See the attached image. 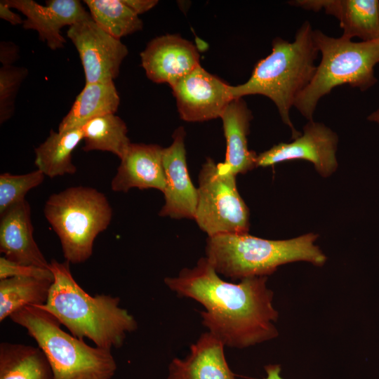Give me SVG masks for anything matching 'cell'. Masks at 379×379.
<instances>
[{
	"label": "cell",
	"instance_id": "33",
	"mask_svg": "<svg viewBox=\"0 0 379 379\" xmlns=\"http://www.w3.org/2000/svg\"><path fill=\"white\" fill-rule=\"evenodd\" d=\"M367 119L369 121L376 123L379 126V108L370 114L368 116Z\"/></svg>",
	"mask_w": 379,
	"mask_h": 379
},
{
	"label": "cell",
	"instance_id": "5",
	"mask_svg": "<svg viewBox=\"0 0 379 379\" xmlns=\"http://www.w3.org/2000/svg\"><path fill=\"white\" fill-rule=\"evenodd\" d=\"M313 39L321 55L320 63L307 87L294 104L308 121L321 98L335 87L348 84L361 91L378 81L374 67L379 62V39L355 42L343 36L333 37L319 29H313Z\"/></svg>",
	"mask_w": 379,
	"mask_h": 379
},
{
	"label": "cell",
	"instance_id": "19",
	"mask_svg": "<svg viewBox=\"0 0 379 379\" xmlns=\"http://www.w3.org/2000/svg\"><path fill=\"white\" fill-rule=\"evenodd\" d=\"M252 118L242 98L232 100L220 116L227 147L225 160L219 164L235 176L256 167L258 154L248 149L247 140Z\"/></svg>",
	"mask_w": 379,
	"mask_h": 379
},
{
	"label": "cell",
	"instance_id": "30",
	"mask_svg": "<svg viewBox=\"0 0 379 379\" xmlns=\"http://www.w3.org/2000/svg\"><path fill=\"white\" fill-rule=\"evenodd\" d=\"M123 2L130 8L136 15L142 14L153 7H154L158 1L156 0H122Z\"/></svg>",
	"mask_w": 379,
	"mask_h": 379
},
{
	"label": "cell",
	"instance_id": "11",
	"mask_svg": "<svg viewBox=\"0 0 379 379\" xmlns=\"http://www.w3.org/2000/svg\"><path fill=\"white\" fill-rule=\"evenodd\" d=\"M182 119L189 122L220 118L234 100L230 86L201 65L171 86Z\"/></svg>",
	"mask_w": 379,
	"mask_h": 379
},
{
	"label": "cell",
	"instance_id": "28",
	"mask_svg": "<svg viewBox=\"0 0 379 379\" xmlns=\"http://www.w3.org/2000/svg\"><path fill=\"white\" fill-rule=\"evenodd\" d=\"M13 277H29L53 280L50 269L33 265H25L9 260L6 257L0 258V279Z\"/></svg>",
	"mask_w": 379,
	"mask_h": 379
},
{
	"label": "cell",
	"instance_id": "27",
	"mask_svg": "<svg viewBox=\"0 0 379 379\" xmlns=\"http://www.w3.org/2000/svg\"><path fill=\"white\" fill-rule=\"evenodd\" d=\"M27 69L14 65L0 69V123L11 118L15 111V100L20 86L27 75Z\"/></svg>",
	"mask_w": 379,
	"mask_h": 379
},
{
	"label": "cell",
	"instance_id": "22",
	"mask_svg": "<svg viewBox=\"0 0 379 379\" xmlns=\"http://www.w3.org/2000/svg\"><path fill=\"white\" fill-rule=\"evenodd\" d=\"M0 379H53L50 364L39 347L0 344Z\"/></svg>",
	"mask_w": 379,
	"mask_h": 379
},
{
	"label": "cell",
	"instance_id": "13",
	"mask_svg": "<svg viewBox=\"0 0 379 379\" xmlns=\"http://www.w3.org/2000/svg\"><path fill=\"white\" fill-rule=\"evenodd\" d=\"M4 1L26 17L23 28L36 31L39 39L46 42L51 50L64 47L66 40L61 34L62 27L92 18L78 0H48L46 5L33 0Z\"/></svg>",
	"mask_w": 379,
	"mask_h": 379
},
{
	"label": "cell",
	"instance_id": "15",
	"mask_svg": "<svg viewBox=\"0 0 379 379\" xmlns=\"http://www.w3.org/2000/svg\"><path fill=\"white\" fill-rule=\"evenodd\" d=\"M0 251L9 260L49 269L48 262L36 243L31 208L25 199L0 214Z\"/></svg>",
	"mask_w": 379,
	"mask_h": 379
},
{
	"label": "cell",
	"instance_id": "21",
	"mask_svg": "<svg viewBox=\"0 0 379 379\" xmlns=\"http://www.w3.org/2000/svg\"><path fill=\"white\" fill-rule=\"evenodd\" d=\"M82 140L81 128L63 133L51 130L46 140L34 149L37 169L50 178L74 174L77 167L72 163V152Z\"/></svg>",
	"mask_w": 379,
	"mask_h": 379
},
{
	"label": "cell",
	"instance_id": "20",
	"mask_svg": "<svg viewBox=\"0 0 379 379\" xmlns=\"http://www.w3.org/2000/svg\"><path fill=\"white\" fill-rule=\"evenodd\" d=\"M119 103L114 81L86 84L60 123L58 132L81 128L95 118L115 114Z\"/></svg>",
	"mask_w": 379,
	"mask_h": 379
},
{
	"label": "cell",
	"instance_id": "10",
	"mask_svg": "<svg viewBox=\"0 0 379 379\" xmlns=\"http://www.w3.org/2000/svg\"><path fill=\"white\" fill-rule=\"evenodd\" d=\"M337 134L325 124L313 120L303 127V133L291 142H280L258 155L256 167H267L279 162L302 159L312 162L323 177L338 167Z\"/></svg>",
	"mask_w": 379,
	"mask_h": 379
},
{
	"label": "cell",
	"instance_id": "25",
	"mask_svg": "<svg viewBox=\"0 0 379 379\" xmlns=\"http://www.w3.org/2000/svg\"><path fill=\"white\" fill-rule=\"evenodd\" d=\"M83 2L95 23L118 39L142 29V21L122 0H84Z\"/></svg>",
	"mask_w": 379,
	"mask_h": 379
},
{
	"label": "cell",
	"instance_id": "14",
	"mask_svg": "<svg viewBox=\"0 0 379 379\" xmlns=\"http://www.w3.org/2000/svg\"><path fill=\"white\" fill-rule=\"evenodd\" d=\"M141 63L149 79L170 86L200 65L195 46L178 35L166 34L150 41L140 53Z\"/></svg>",
	"mask_w": 379,
	"mask_h": 379
},
{
	"label": "cell",
	"instance_id": "6",
	"mask_svg": "<svg viewBox=\"0 0 379 379\" xmlns=\"http://www.w3.org/2000/svg\"><path fill=\"white\" fill-rule=\"evenodd\" d=\"M22 326L45 354L53 379H111L117 370L112 350L91 347L63 331L48 312L26 306L10 316Z\"/></svg>",
	"mask_w": 379,
	"mask_h": 379
},
{
	"label": "cell",
	"instance_id": "16",
	"mask_svg": "<svg viewBox=\"0 0 379 379\" xmlns=\"http://www.w3.org/2000/svg\"><path fill=\"white\" fill-rule=\"evenodd\" d=\"M163 149L156 144L131 142L112 180V190L127 192L132 188L156 189L164 192Z\"/></svg>",
	"mask_w": 379,
	"mask_h": 379
},
{
	"label": "cell",
	"instance_id": "23",
	"mask_svg": "<svg viewBox=\"0 0 379 379\" xmlns=\"http://www.w3.org/2000/svg\"><path fill=\"white\" fill-rule=\"evenodd\" d=\"M53 280L29 277L0 279V321L26 306H41Z\"/></svg>",
	"mask_w": 379,
	"mask_h": 379
},
{
	"label": "cell",
	"instance_id": "9",
	"mask_svg": "<svg viewBox=\"0 0 379 379\" xmlns=\"http://www.w3.org/2000/svg\"><path fill=\"white\" fill-rule=\"evenodd\" d=\"M67 36L79 53L86 84L114 81L128 53L120 39L105 32L92 18L70 26Z\"/></svg>",
	"mask_w": 379,
	"mask_h": 379
},
{
	"label": "cell",
	"instance_id": "32",
	"mask_svg": "<svg viewBox=\"0 0 379 379\" xmlns=\"http://www.w3.org/2000/svg\"><path fill=\"white\" fill-rule=\"evenodd\" d=\"M266 377L263 379H284L281 375V368L279 364H268L265 366Z\"/></svg>",
	"mask_w": 379,
	"mask_h": 379
},
{
	"label": "cell",
	"instance_id": "7",
	"mask_svg": "<svg viewBox=\"0 0 379 379\" xmlns=\"http://www.w3.org/2000/svg\"><path fill=\"white\" fill-rule=\"evenodd\" d=\"M44 213L60 239L65 260L72 264L83 263L92 255L95 238L108 227L112 218L106 196L84 186L52 194Z\"/></svg>",
	"mask_w": 379,
	"mask_h": 379
},
{
	"label": "cell",
	"instance_id": "17",
	"mask_svg": "<svg viewBox=\"0 0 379 379\" xmlns=\"http://www.w3.org/2000/svg\"><path fill=\"white\" fill-rule=\"evenodd\" d=\"M292 6L336 18L343 32L342 36L362 41L379 39V1L378 0H295Z\"/></svg>",
	"mask_w": 379,
	"mask_h": 379
},
{
	"label": "cell",
	"instance_id": "1",
	"mask_svg": "<svg viewBox=\"0 0 379 379\" xmlns=\"http://www.w3.org/2000/svg\"><path fill=\"white\" fill-rule=\"evenodd\" d=\"M267 277L228 282L219 276L208 259L201 258L192 268L178 277H166V285L177 295L193 299L204 307L203 325L225 346L246 348L271 340L279 335V313Z\"/></svg>",
	"mask_w": 379,
	"mask_h": 379
},
{
	"label": "cell",
	"instance_id": "29",
	"mask_svg": "<svg viewBox=\"0 0 379 379\" xmlns=\"http://www.w3.org/2000/svg\"><path fill=\"white\" fill-rule=\"evenodd\" d=\"M19 47L11 41H1L0 62L2 66L13 65L19 57Z\"/></svg>",
	"mask_w": 379,
	"mask_h": 379
},
{
	"label": "cell",
	"instance_id": "3",
	"mask_svg": "<svg viewBox=\"0 0 379 379\" xmlns=\"http://www.w3.org/2000/svg\"><path fill=\"white\" fill-rule=\"evenodd\" d=\"M319 51L313 39V29L305 20L297 30L293 42L276 37L272 52L255 65L245 83L232 86L234 99L261 95L276 105L282 121L291 130L292 138L301 133L290 119V110L296 99L307 87L315 73Z\"/></svg>",
	"mask_w": 379,
	"mask_h": 379
},
{
	"label": "cell",
	"instance_id": "4",
	"mask_svg": "<svg viewBox=\"0 0 379 379\" xmlns=\"http://www.w3.org/2000/svg\"><path fill=\"white\" fill-rule=\"evenodd\" d=\"M317 237L313 233L285 240L265 239L248 233L208 237L206 258L218 274L232 279L267 277L279 266L290 262L324 265L326 256L314 244Z\"/></svg>",
	"mask_w": 379,
	"mask_h": 379
},
{
	"label": "cell",
	"instance_id": "18",
	"mask_svg": "<svg viewBox=\"0 0 379 379\" xmlns=\"http://www.w3.org/2000/svg\"><path fill=\"white\" fill-rule=\"evenodd\" d=\"M225 345L210 332L202 333L184 359H173L167 379H236L225 356Z\"/></svg>",
	"mask_w": 379,
	"mask_h": 379
},
{
	"label": "cell",
	"instance_id": "12",
	"mask_svg": "<svg viewBox=\"0 0 379 379\" xmlns=\"http://www.w3.org/2000/svg\"><path fill=\"white\" fill-rule=\"evenodd\" d=\"M185 132L179 127L173 133L171 145L163 149L165 173V204L159 211L161 217L194 219L198 192L191 180L186 160Z\"/></svg>",
	"mask_w": 379,
	"mask_h": 379
},
{
	"label": "cell",
	"instance_id": "2",
	"mask_svg": "<svg viewBox=\"0 0 379 379\" xmlns=\"http://www.w3.org/2000/svg\"><path fill=\"white\" fill-rule=\"evenodd\" d=\"M69 264L51 260L53 281L46 302L37 307L53 315L75 337L87 338L101 348L121 347L126 334L138 328L135 318L119 306V297L86 293L74 279Z\"/></svg>",
	"mask_w": 379,
	"mask_h": 379
},
{
	"label": "cell",
	"instance_id": "24",
	"mask_svg": "<svg viewBox=\"0 0 379 379\" xmlns=\"http://www.w3.org/2000/svg\"><path fill=\"white\" fill-rule=\"evenodd\" d=\"M81 128L85 152H109L121 159L131 143L126 123L115 114L95 118Z\"/></svg>",
	"mask_w": 379,
	"mask_h": 379
},
{
	"label": "cell",
	"instance_id": "8",
	"mask_svg": "<svg viewBox=\"0 0 379 379\" xmlns=\"http://www.w3.org/2000/svg\"><path fill=\"white\" fill-rule=\"evenodd\" d=\"M197 192L194 220L208 237L248 233L249 210L237 190L234 175L207 158L199 174Z\"/></svg>",
	"mask_w": 379,
	"mask_h": 379
},
{
	"label": "cell",
	"instance_id": "26",
	"mask_svg": "<svg viewBox=\"0 0 379 379\" xmlns=\"http://www.w3.org/2000/svg\"><path fill=\"white\" fill-rule=\"evenodd\" d=\"M45 175L36 169L34 171L13 175L6 172L0 175V214L11 206L25 199L32 189L41 185Z\"/></svg>",
	"mask_w": 379,
	"mask_h": 379
},
{
	"label": "cell",
	"instance_id": "31",
	"mask_svg": "<svg viewBox=\"0 0 379 379\" xmlns=\"http://www.w3.org/2000/svg\"><path fill=\"white\" fill-rule=\"evenodd\" d=\"M0 18L13 25L23 24L24 22L19 15L11 11L4 0L0 1Z\"/></svg>",
	"mask_w": 379,
	"mask_h": 379
}]
</instances>
